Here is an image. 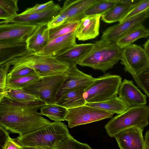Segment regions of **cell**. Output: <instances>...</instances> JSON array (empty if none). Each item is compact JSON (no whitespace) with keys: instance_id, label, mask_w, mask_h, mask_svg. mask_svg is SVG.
Listing matches in <instances>:
<instances>
[{"instance_id":"e0dca14e","label":"cell","mask_w":149,"mask_h":149,"mask_svg":"<svg viewBox=\"0 0 149 149\" xmlns=\"http://www.w3.org/2000/svg\"><path fill=\"white\" fill-rule=\"evenodd\" d=\"M75 31L50 40L38 54L56 56L77 44Z\"/></svg>"},{"instance_id":"277c9868","label":"cell","mask_w":149,"mask_h":149,"mask_svg":"<svg viewBox=\"0 0 149 149\" xmlns=\"http://www.w3.org/2000/svg\"><path fill=\"white\" fill-rule=\"evenodd\" d=\"M6 62L13 66L24 65L29 67L42 77L64 73L70 67L58 61L55 56L31 52L13 58Z\"/></svg>"},{"instance_id":"5b68a950","label":"cell","mask_w":149,"mask_h":149,"mask_svg":"<svg viewBox=\"0 0 149 149\" xmlns=\"http://www.w3.org/2000/svg\"><path fill=\"white\" fill-rule=\"evenodd\" d=\"M149 118L148 106L130 107L123 113L112 118L104 127L108 135L114 137L119 132L131 127L144 129L148 124Z\"/></svg>"},{"instance_id":"4fadbf2b","label":"cell","mask_w":149,"mask_h":149,"mask_svg":"<svg viewBox=\"0 0 149 149\" xmlns=\"http://www.w3.org/2000/svg\"><path fill=\"white\" fill-rule=\"evenodd\" d=\"M61 8L58 4H55L45 11L30 14H17L9 20L1 21L0 23H18L37 25L48 24L58 15Z\"/></svg>"},{"instance_id":"ab89813d","label":"cell","mask_w":149,"mask_h":149,"mask_svg":"<svg viewBox=\"0 0 149 149\" xmlns=\"http://www.w3.org/2000/svg\"><path fill=\"white\" fill-rule=\"evenodd\" d=\"M144 49L145 50L149 57V39L143 45Z\"/></svg>"},{"instance_id":"d590c367","label":"cell","mask_w":149,"mask_h":149,"mask_svg":"<svg viewBox=\"0 0 149 149\" xmlns=\"http://www.w3.org/2000/svg\"><path fill=\"white\" fill-rule=\"evenodd\" d=\"M17 1V0H0V8L10 15L12 18L17 14L19 10Z\"/></svg>"},{"instance_id":"cb8c5ba5","label":"cell","mask_w":149,"mask_h":149,"mask_svg":"<svg viewBox=\"0 0 149 149\" xmlns=\"http://www.w3.org/2000/svg\"><path fill=\"white\" fill-rule=\"evenodd\" d=\"M85 105L102 110L113 114H121L129 107L119 97L97 102H86Z\"/></svg>"},{"instance_id":"60d3db41","label":"cell","mask_w":149,"mask_h":149,"mask_svg":"<svg viewBox=\"0 0 149 149\" xmlns=\"http://www.w3.org/2000/svg\"><path fill=\"white\" fill-rule=\"evenodd\" d=\"M23 149H51L48 148L39 147L23 146Z\"/></svg>"},{"instance_id":"30bf717a","label":"cell","mask_w":149,"mask_h":149,"mask_svg":"<svg viewBox=\"0 0 149 149\" xmlns=\"http://www.w3.org/2000/svg\"><path fill=\"white\" fill-rule=\"evenodd\" d=\"M98 0H66L59 13L48 24L49 29L66 22L81 20L85 17L84 13L86 10Z\"/></svg>"},{"instance_id":"7bdbcfd3","label":"cell","mask_w":149,"mask_h":149,"mask_svg":"<svg viewBox=\"0 0 149 149\" xmlns=\"http://www.w3.org/2000/svg\"><path fill=\"white\" fill-rule=\"evenodd\" d=\"M146 69L148 70L149 71V63L148 67L146 68Z\"/></svg>"},{"instance_id":"8992f818","label":"cell","mask_w":149,"mask_h":149,"mask_svg":"<svg viewBox=\"0 0 149 149\" xmlns=\"http://www.w3.org/2000/svg\"><path fill=\"white\" fill-rule=\"evenodd\" d=\"M122 82L120 76L107 73L95 78L85 90L83 97L88 103L103 102L117 97Z\"/></svg>"},{"instance_id":"ac0fdd59","label":"cell","mask_w":149,"mask_h":149,"mask_svg":"<svg viewBox=\"0 0 149 149\" xmlns=\"http://www.w3.org/2000/svg\"><path fill=\"white\" fill-rule=\"evenodd\" d=\"M101 16H86L81 19L75 30L76 38L79 40L85 41L97 37L99 34Z\"/></svg>"},{"instance_id":"b9f144b4","label":"cell","mask_w":149,"mask_h":149,"mask_svg":"<svg viewBox=\"0 0 149 149\" xmlns=\"http://www.w3.org/2000/svg\"><path fill=\"white\" fill-rule=\"evenodd\" d=\"M146 17L147 18H149V11L148 12L146 15Z\"/></svg>"},{"instance_id":"f546056e","label":"cell","mask_w":149,"mask_h":149,"mask_svg":"<svg viewBox=\"0 0 149 149\" xmlns=\"http://www.w3.org/2000/svg\"><path fill=\"white\" fill-rule=\"evenodd\" d=\"M80 20L66 22L57 27L50 29V40L75 31Z\"/></svg>"},{"instance_id":"f35d334b","label":"cell","mask_w":149,"mask_h":149,"mask_svg":"<svg viewBox=\"0 0 149 149\" xmlns=\"http://www.w3.org/2000/svg\"><path fill=\"white\" fill-rule=\"evenodd\" d=\"M144 137V144L143 149H149V130L146 132Z\"/></svg>"},{"instance_id":"5bb4252c","label":"cell","mask_w":149,"mask_h":149,"mask_svg":"<svg viewBox=\"0 0 149 149\" xmlns=\"http://www.w3.org/2000/svg\"><path fill=\"white\" fill-rule=\"evenodd\" d=\"M147 13L140 14L109 27L103 32L101 40L107 42H115L131 29L137 25L142 24L146 19Z\"/></svg>"},{"instance_id":"3957f363","label":"cell","mask_w":149,"mask_h":149,"mask_svg":"<svg viewBox=\"0 0 149 149\" xmlns=\"http://www.w3.org/2000/svg\"><path fill=\"white\" fill-rule=\"evenodd\" d=\"M90 52L78 64L105 73L120 60L122 49L114 42L96 41Z\"/></svg>"},{"instance_id":"1f68e13d","label":"cell","mask_w":149,"mask_h":149,"mask_svg":"<svg viewBox=\"0 0 149 149\" xmlns=\"http://www.w3.org/2000/svg\"><path fill=\"white\" fill-rule=\"evenodd\" d=\"M10 69L8 73L7 79L37 74L33 69L24 65L13 66Z\"/></svg>"},{"instance_id":"d4e9b609","label":"cell","mask_w":149,"mask_h":149,"mask_svg":"<svg viewBox=\"0 0 149 149\" xmlns=\"http://www.w3.org/2000/svg\"><path fill=\"white\" fill-rule=\"evenodd\" d=\"M5 97L13 101L24 104L44 102L39 97L22 89H14L6 86Z\"/></svg>"},{"instance_id":"836d02e7","label":"cell","mask_w":149,"mask_h":149,"mask_svg":"<svg viewBox=\"0 0 149 149\" xmlns=\"http://www.w3.org/2000/svg\"><path fill=\"white\" fill-rule=\"evenodd\" d=\"M132 76L138 87L149 97V71L146 69L140 74Z\"/></svg>"},{"instance_id":"603a6c76","label":"cell","mask_w":149,"mask_h":149,"mask_svg":"<svg viewBox=\"0 0 149 149\" xmlns=\"http://www.w3.org/2000/svg\"><path fill=\"white\" fill-rule=\"evenodd\" d=\"M85 90L77 89L66 92L61 96L55 104L67 109L85 105L86 102L83 97Z\"/></svg>"},{"instance_id":"9c48e42d","label":"cell","mask_w":149,"mask_h":149,"mask_svg":"<svg viewBox=\"0 0 149 149\" xmlns=\"http://www.w3.org/2000/svg\"><path fill=\"white\" fill-rule=\"evenodd\" d=\"M120 60L125 71L135 75L148 67L149 57L141 46L132 44L122 49Z\"/></svg>"},{"instance_id":"74e56055","label":"cell","mask_w":149,"mask_h":149,"mask_svg":"<svg viewBox=\"0 0 149 149\" xmlns=\"http://www.w3.org/2000/svg\"><path fill=\"white\" fill-rule=\"evenodd\" d=\"M1 149H23V146L20 145L14 139L9 136Z\"/></svg>"},{"instance_id":"d6a6232c","label":"cell","mask_w":149,"mask_h":149,"mask_svg":"<svg viewBox=\"0 0 149 149\" xmlns=\"http://www.w3.org/2000/svg\"><path fill=\"white\" fill-rule=\"evenodd\" d=\"M56 149H93L88 145L75 139L70 134L63 140Z\"/></svg>"},{"instance_id":"4316f807","label":"cell","mask_w":149,"mask_h":149,"mask_svg":"<svg viewBox=\"0 0 149 149\" xmlns=\"http://www.w3.org/2000/svg\"><path fill=\"white\" fill-rule=\"evenodd\" d=\"M40 113L54 121H65L67 109L56 104H45L40 109Z\"/></svg>"},{"instance_id":"8fae6325","label":"cell","mask_w":149,"mask_h":149,"mask_svg":"<svg viewBox=\"0 0 149 149\" xmlns=\"http://www.w3.org/2000/svg\"><path fill=\"white\" fill-rule=\"evenodd\" d=\"M38 25L18 23L0 24V43L26 41Z\"/></svg>"},{"instance_id":"ffe728a7","label":"cell","mask_w":149,"mask_h":149,"mask_svg":"<svg viewBox=\"0 0 149 149\" xmlns=\"http://www.w3.org/2000/svg\"><path fill=\"white\" fill-rule=\"evenodd\" d=\"M49 29L48 24L38 25L34 32L26 41L27 50L36 53L41 51L50 40Z\"/></svg>"},{"instance_id":"2e32d148","label":"cell","mask_w":149,"mask_h":149,"mask_svg":"<svg viewBox=\"0 0 149 149\" xmlns=\"http://www.w3.org/2000/svg\"><path fill=\"white\" fill-rule=\"evenodd\" d=\"M118 94L129 108L146 105L147 103L146 95L131 80L124 79L122 82Z\"/></svg>"},{"instance_id":"8d00e7d4","label":"cell","mask_w":149,"mask_h":149,"mask_svg":"<svg viewBox=\"0 0 149 149\" xmlns=\"http://www.w3.org/2000/svg\"><path fill=\"white\" fill-rule=\"evenodd\" d=\"M54 5L53 1H50L43 4H37L31 8H27L21 13L26 14L42 12L48 9Z\"/></svg>"},{"instance_id":"ba28073f","label":"cell","mask_w":149,"mask_h":149,"mask_svg":"<svg viewBox=\"0 0 149 149\" xmlns=\"http://www.w3.org/2000/svg\"><path fill=\"white\" fill-rule=\"evenodd\" d=\"M65 120L70 128L112 118L113 113L84 105L67 109Z\"/></svg>"},{"instance_id":"7a4b0ae2","label":"cell","mask_w":149,"mask_h":149,"mask_svg":"<svg viewBox=\"0 0 149 149\" xmlns=\"http://www.w3.org/2000/svg\"><path fill=\"white\" fill-rule=\"evenodd\" d=\"M70 134L68 127L64 123L54 121L31 133L19 136L14 139L23 146L56 149Z\"/></svg>"},{"instance_id":"9a60e30c","label":"cell","mask_w":149,"mask_h":149,"mask_svg":"<svg viewBox=\"0 0 149 149\" xmlns=\"http://www.w3.org/2000/svg\"><path fill=\"white\" fill-rule=\"evenodd\" d=\"M144 129L134 127L121 132L114 137L120 149H143Z\"/></svg>"},{"instance_id":"e575fe53","label":"cell","mask_w":149,"mask_h":149,"mask_svg":"<svg viewBox=\"0 0 149 149\" xmlns=\"http://www.w3.org/2000/svg\"><path fill=\"white\" fill-rule=\"evenodd\" d=\"M10 66L7 62L0 65V100L5 95L7 77Z\"/></svg>"},{"instance_id":"44dd1931","label":"cell","mask_w":149,"mask_h":149,"mask_svg":"<svg viewBox=\"0 0 149 149\" xmlns=\"http://www.w3.org/2000/svg\"><path fill=\"white\" fill-rule=\"evenodd\" d=\"M139 0H117L114 5L101 16V19L108 23L119 22Z\"/></svg>"},{"instance_id":"f1b7e54d","label":"cell","mask_w":149,"mask_h":149,"mask_svg":"<svg viewBox=\"0 0 149 149\" xmlns=\"http://www.w3.org/2000/svg\"><path fill=\"white\" fill-rule=\"evenodd\" d=\"M117 0H98L85 11L84 16L102 15L109 10L115 4Z\"/></svg>"},{"instance_id":"d6986e66","label":"cell","mask_w":149,"mask_h":149,"mask_svg":"<svg viewBox=\"0 0 149 149\" xmlns=\"http://www.w3.org/2000/svg\"><path fill=\"white\" fill-rule=\"evenodd\" d=\"M94 43L76 44L74 46L55 56L59 61L69 67L77 65L91 51Z\"/></svg>"},{"instance_id":"4dcf8cb0","label":"cell","mask_w":149,"mask_h":149,"mask_svg":"<svg viewBox=\"0 0 149 149\" xmlns=\"http://www.w3.org/2000/svg\"><path fill=\"white\" fill-rule=\"evenodd\" d=\"M149 11V0H140L119 22H123Z\"/></svg>"},{"instance_id":"83f0119b","label":"cell","mask_w":149,"mask_h":149,"mask_svg":"<svg viewBox=\"0 0 149 149\" xmlns=\"http://www.w3.org/2000/svg\"><path fill=\"white\" fill-rule=\"evenodd\" d=\"M42 78L38 74H36L7 79L6 85L10 88L23 89L38 82Z\"/></svg>"},{"instance_id":"7402d4cb","label":"cell","mask_w":149,"mask_h":149,"mask_svg":"<svg viewBox=\"0 0 149 149\" xmlns=\"http://www.w3.org/2000/svg\"><path fill=\"white\" fill-rule=\"evenodd\" d=\"M30 52L26 41L0 43V65Z\"/></svg>"},{"instance_id":"484cf974","label":"cell","mask_w":149,"mask_h":149,"mask_svg":"<svg viewBox=\"0 0 149 149\" xmlns=\"http://www.w3.org/2000/svg\"><path fill=\"white\" fill-rule=\"evenodd\" d=\"M149 36V29L142 24L134 27L120 37L115 42L121 49L130 45L139 39Z\"/></svg>"},{"instance_id":"52a82bcc","label":"cell","mask_w":149,"mask_h":149,"mask_svg":"<svg viewBox=\"0 0 149 149\" xmlns=\"http://www.w3.org/2000/svg\"><path fill=\"white\" fill-rule=\"evenodd\" d=\"M66 77L64 73L42 77L22 89L38 96L45 104H55L57 92Z\"/></svg>"},{"instance_id":"6da1fadb","label":"cell","mask_w":149,"mask_h":149,"mask_svg":"<svg viewBox=\"0 0 149 149\" xmlns=\"http://www.w3.org/2000/svg\"><path fill=\"white\" fill-rule=\"evenodd\" d=\"M44 102L24 104L5 97L0 100V126L21 136L29 134L52 122L38 112Z\"/></svg>"},{"instance_id":"7c38bea8","label":"cell","mask_w":149,"mask_h":149,"mask_svg":"<svg viewBox=\"0 0 149 149\" xmlns=\"http://www.w3.org/2000/svg\"><path fill=\"white\" fill-rule=\"evenodd\" d=\"M66 73V77L57 92L56 102L66 92L74 89L85 90L93 83L95 79L92 75L79 70L77 65L69 67Z\"/></svg>"}]
</instances>
